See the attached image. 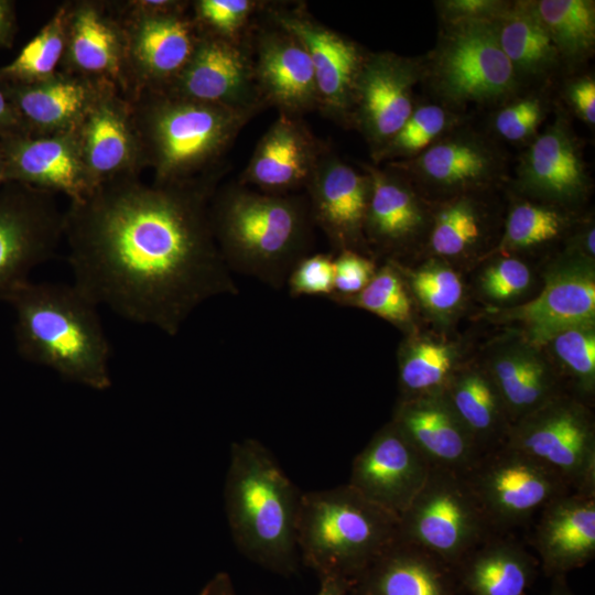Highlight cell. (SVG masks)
Listing matches in <instances>:
<instances>
[{
	"label": "cell",
	"instance_id": "obj_1",
	"mask_svg": "<svg viewBox=\"0 0 595 595\" xmlns=\"http://www.w3.org/2000/svg\"><path fill=\"white\" fill-rule=\"evenodd\" d=\"M212 190L208 178L164 185L137 176L69 202L72 282L98 306L176 336L202 304L238 294L214 238Z\"/></svg>",
	"mask_w": 595,
	"mask_h": 595
},
{
	"label": "cell",
	"instance_id": "obj_2",
	"mask_svg": "<svg viewBox=\"0 0 595 595\" xmlns=\"http://www.w3.org/2000/svg\"><path fill=\"white\" fill-rule=\"evenodd\" d=\"M7 303L22 359L94 390L111 387V348L99 306L78 286L30 280Z\"/></svg>",
	"mask_w": 595,
	"mask_h": 595
},
{
	"label": "cell",
	"instance_id": "obj_3",
	"mask_svg": "<svg viewBox=\"0 0 595 595\" xmlns=\"http://www.w3.org/2000/svg\"><path fill=\"white\" fill-rule=\"evenodd\" d=\"M301 495L260 441L246 437L231 444L225 511L232 540L247 559L278 574L296 572Z\"/></svg>",
	"mask_w": 595,
	"mask_h": 595
},
{
	"label": "cell",
	"instance_id": "obj_4",
	"mask_svg": "<svg viewBox=\"0 0 595 595\" xmlns=\"http://www.w3.org/2000/svg\"><path fill=\"white\" fill-rule=\"evenodd\" d=\"M210 225L230 271L282 289L294 266L310 255L313 219L309 201L228 187L213 196Z\"/></svg>",
	"mask_w": 595,
	"mask_h": 595
},
{
	"label": "cell",
	"instance_id": "obj_5",
	"mask_svg": "<svg viewBox=\"0 0 595 595\" xmlns=\"http://www.w3.org/2000/svg\"><path fill=\"white\" fill-rule=\"evenodd\" d=\"M145 169L156 184H186L218 161L255 110L181 98L163 91L130 99Z\"/></svg>",
	"mask_w": 595,
	"mask_h": 595
},
{
	"label": "cell",
	"instance_id": "obj_6",
	"mask_svg": "<svg viewBox=\"0 0 595 595\" xmlns=\"http://www.w3.org/2000/svg\"><path fill=\"white\" fill-rule=\"evenodd\" d=\"M399 539V518L348 484L302 493L296 543L300 559L318 577L351 583Z\"/></svg>",
	"mask_w": 595,
	"mask_h": 595
},
{
	"label": "cell",
	"instance_id": "obj_7",
	"mask_svg": "<svg viewBox=\"0 0 595 595\" xmlns=\"http://www.w3.org/2000/svg\"><path fill=\"white\" fill-rule=\"evenodd\" d=\"M125 34L126 96L165 90L190 62L202 29L186 1H112Z\"/></svg>",
	"mask_w": 595,
	"mask_h": 595
},
{
	"label": "cell",
	"instance_id": "obj_8",
	"mask_svg": "<svg viewBox=\"0 0 595 595\" xmlns=\"http://www.w3.org/2000/svg\"><path fill=\"white\" fill-rule=\"evenodd\" d=\"M424 76L448 109L508 101L520 88L495 21L444 25Z\"/></svg>",
	"mask_w": 595,
	"mask_h": 595
},
{
	"label": "cell",
	"instance_id": "obj_9",
	"mask_svg": "<svg viewBox=\"0 0 595 595\" xmlns=\"http://www.w3.org/2000/svg\"><path fill=\"white\" fill-rule=\"evenodd\" d=\"M495 534L467 477L431 467L428 478L399 517V540L413 544L448 567Z\"/></svg>",
	"mask_w": 595,
	"mask_h": 595
},
{
	"label": "cell",
	"instance_id": "obj_10",
	"mask_svg": "<svg viewBox=\"0 0 595 595\" xmlns=\"http://www.w3.org/2000/svg\"><path fill=\"white\" fill-rule=\"evenodd\" d=\"M558 474L572 490H595V424L589 407L560 393L515 422L506 443Z\"/></svg>",
	"mask_w": 595,
	"mask_h": 595
},
{
	"label": "cell",
	"instance_id": "obj_11",
	"mask_svg": "<svg viewBox=\"0 0 595 595\" xmlns=\"http://www.w3.org/2000/svg\"><path fill=\"white\" fill-rule=\"evenodd\" d=\"M54 196L19 183L0 187V302L29 282L64 240V210Z\"/></svg>",
	"mask_w": 595,
	"mask_h": 595
},
{
	"label": "cell",
	"instance_id": "obj_12",
	"mask_svg": "<svg viewBox=\"0 0 595 595\" xmlns=\"http://www.w3.org/2000/svg\"><path fill=\"white\" fill-rule=\"evenodd\" d=\"M465 475L495 532L522 524L572 490L552 469L507 444L484 453Z\"/></svg>",
	"mask_w": 595,
	"mask_h": 595
},
{
	"label": "cell",
	"instance_id": "obj_13",
	"mask_svg": "<svg viewBox=\"0 0 595 595\" xmlns=\"http://www.w3.org/2000/svg\"><path fill=\"white\" fill-rule=\"evenodd\" d=\"M423 76L424 65L413 58L390 52L365 55L351 110L375 161L412 113L414 86Z\"/></svg>",
	"mask_w": 595,
	"mask_h": 595
},
{
	"label": "cell",
	"instance_id": "obj_14",
	"mask_svg": "<svg viewBox=\"0 0 595 595\" xmlns=\"http://www.w3.org/2000/svg\"><path fill=\"white\" fill-rule=\"evenodd\" d=\"M95 186L145 169L131 100L106 83L72 130Z\"/></svg>",
	"mask_w": 595,
	"mask_h": 595
},
{
	"label": "cell",
	"instance_id": "obj_15",
	"mask_svg": "<svg viewBox=\"0 0 595 595\" xmlns=\"http://www.w3.org/2000/svg\"><path fill=\"white\" fill-rule=\"evenodd\" d=\"M457 128L418 156L394 164L396 169L409 180L450 197L491 185L505 173L501 151L479 133Z\"/></svg>",
	"mask_w": 595,
	"mask_h": 595
},
{
	"label": "cell",
	"instance_id": "obj_16",
	"mask_svg": "<svg viewBox=\"0 0 595 595\" xmlns=\"http://www.w3.org/2000/svg\"><path fill=\"white\" fill-rule=\"evenodd\" d=\"M430 469L428 461L390 421L355 456L347 484L399 518L425 483Z\"/></svg>",
	"mask_w": 595,
	"mask_h": 595
},
{
	"label": "cell",
	"instance_id": "obj_17",
	"mask_svg": "<svg viewBox=\"0 0 595 595\" xmlns=\"http://www.w3.org/2000/svg\"><path fill=\"white\" fill-rule=\"evenodd\" d=\"M163 93L199 102L257 110L255 66L235 39L203 32L185 68Z\"/></svg>",
	"mask_w": 595,
	"mask_h": 595
},
{
	"label": "cell",
	"instance_id": "obj_18",
	"mask_svg": "<svg viewBox=\"0 0 595 595\" xmlns=\"http://www.w3.org/2000/svg\"><path fill=\"white\" fill-rule=\"evenodd\" d=\"M591 262L574 253L549 273L536 299L493 314L500 322L520 324L527 343L537 348L561 329L594 323L595 274Z\"/></svg>",
	"mask_w": 595,
	"mask_h": 595
},
{
	"label": "cell",
	"instance_id": "obj_19",
	"mask_svg": "<svg viewBox=\"0 0 595 595\" xmlns=\"http://www.w3.org/2000/svg\"><path fill=\"white\" fill-rule=\"evenodd\" d=\"M65 4V48L58 71L113 84L126 95V44L112 1Z\"/></svg>",
	"mask_w": 595,
	"mask_h": 595
},
{
	"label": "cell",
	"instance_id": "obj_20",
	"mask_svg": "<svg viewBox=\"0 0 595 595\" xmlns=\"http://www.w3.org/2000/svg\"><path fill=\"white\" fill-rule=\"evenodd\" d=\"M6 183H19L80 202L96 188L72 131L0 139Z\"/></svg>",
	"mask_w": 595,
	"mask_h": 595
},
{
	"label": "cell",
	"instance_id": "obj_21",
	"mask_svg": "<svg viewBox=\"0 0 595 595\" xmlns=\"http://www.w3.org/2000/svg\"><path fill=\"white\" fill-rule=\"evenodd\" d=\"M516 173L522 191L553 204H573L584 198L591 178L581 142L564 113H558L530 142Z\"/></svg>",
	"mask_w": 595,
	"mask_h": 595
},
{
	"label": "cell",
	"instance_id": "obj_22",
	"mask_svg": "<svg viewBox=\"0 0 595 595\" xmlns=\"http://www.w3.org/2000/svg\"><path fill=\"white\" fill-rule=\"evenodd\" d=\"M313 223L339 251L365 245V223L370 196L368 173L355 170L333 154L320 156L309 180Z\"/></svg>",
	"mask_w": 595,
	"mask_h": 595
},
{
	"label": "cell",
	"instance_id": "obj_23",
	"mask_svg": "<svg viewBox=\"0 0 595 595\" xmlns=\"http://www.w3.org/2000/svg\"><path fill=\"white\" fill-rule=\"evenodd\" d=\"M391 422L431 467L466 474L483 455L444 392L400 399Z\"/></svg>",
	"mask_w": 595,
	"mask_h": 595
},
{
	"label": "cell",
	"instance_id": "obj_24",
	"mask_svg": "<svg viewBox=\"0 0 595 595\" xmlns=\"http://www.w3.org/2000/svg\"><path fill=\"white\" fill-rule=\"evenodd\" d=\"M533 534L545 574L564 576L595 555V490H571L541 510Z\"/></svg>",
	"mask_w": 595,
	"mask_h": 595
},
{
	"label": "cell",
	"instance_id": "obj_25",
	"mask_svg": "<svg viewBox=\"0 0 595 595\" xmlns=\"http://www.w3.org/2000/svg\"><path fill=\"white\" fill-rule=\"evenodd\" d=\"M108 82L58 71L31 84H0L25 134L72 131Z\"/></svg>",
	"mask_w": 595,
	"mask_h": 595
},
{
	"label": "cell",
	"instance_id": "obj_26",
	"mask_svg": "<svg viewBox=\"0 0 595 595\" xmlns=\"http://www.w3.org/2000/svg\"><path fill=\"white\" fill-rule=\"evenodd\" d=\"M282 30L299 40L313 64L318 104L336 116L351 110L355 82L365 55L350 40L304 17L277 13Z\"/></svg>",
	"mask_w": 595,
	"mask_h": 595
},
{
	"label": "cell",
	"instance_id": "obj_27",
	"mask_svg": "<svg viewBox=\"0 0 595 595\" xmlns=\"http://www.w3.org/2000/svg\"><path fill=\"white\" fill-rule=\"evenodd\" d=\"M321 155L306 127L281 111L257 144L244 173L245 183L284 195L306 186Z\"/></svg>",
	"mask_w": 595,
	"mask_h": 595
},
{
	"label": "cell",
	"instance_id": "obj_28",
	"mask_svg": "<svg viewBox=\"0 0 595 595\" xmlns=\"http://www.w3.org/2000/svg\"><path fill=\"white\" fill-rule=\"evenodd\" d=\"M253 66L261 97L282 112L296 116L318 104L310 55L302 43L284 30L260 37Z\"/></svg>",
	"mask_w": 595,
	"mask_h": 595
},
{
	"label": "cell",
	"instance_id": "obj_29",
	"mask_svg": "<svg viewBox=\"0 0 595 595\" xmlns=\"http://www.w3.org/2000/svg\"><path fill=\"white\" fill-rule=\"evenodd\" d=\"M370 196L365 238L385 250H398L413 242L429 225L423 201L399 170L366 165Z\"/></svg>",
	"mask_w": 595,
	"mask_h": 595
},
{
	"label": "cell",
	"instance_id": "obj_30",
	"mask_svg": "<svg viewBox=\"0 0 595 595\" xmlns=\"http://www.w3.org/2000/svg\"><path fill=\"white\" fill-rule=\"evenodd\" d=\"M447 567L398 539L355 582L363 595H455Z\"/></svg>",
	"mask_w": 595,
	"mask_h": 595
},
{
	"label": "cell",
	"instance_id": "obj_31",
	"mask_svg": "<svg viewBox=\"0 0 595 595\" xmlns=\"http://www.w3.org/2000/svg\"><path fill=\"white\" fill-rule=\"evenodd\" d=\"M495 383L511 425L559 396L551 366L528 344H515L498 350L486 368Z\"/></svg>",
	"mask_w": 595,
	"mask_h": 595
},
{
	"label": "cell",
	"instance_id": "obj_32",
	"mask_svg": "<svg viewBox=\"0 0 595 595\" xmlns=\"http://www.w3.org/2000/svg\"><path fill=\"white\" fill-rule=\"evenodd\" d=\"M470 595H524L537 562L516 540L493 534L457 565Z\"/></svg>",
	"mask_w": 595,
	"mask_h": 595
},
{
	"label": "cell",
	"instance_id": "obj_33",
	"mask_svg": "<svg viewBox=\"0 0 595 595\" xmlns=\"http://www.w3.org/2000/svg\"><path fill=\"white\" fill-rule=\"evenodd\" d=\"M495 24L499 45L520 85L541 80L562 64L534 1L511 2Z\"/></svg>",
	"mask_w": 595,
	"mask_h": 595
},
{
	"label": "cell",
	"instance_id": "obj_34",
	"mask_svg": "<svg viewBox=\"0 0 595 595\" xmlns=\"http://www.w3.org/2000/svg\"><path fill=\"white\" fill-rule=\"evenodd\" d=\"M444 394L482 454L506 443L511 421L486 370L458 368Z\"/></svg>",
	"mask_w": 595,
	"mask_h": 595
},
{
	"label": "cell",
	"instance_id": "obj_35",
	"mask_svg": "<svg viewBox=\"0 0 595 595\" xmlns=\"http://www.w3.org/2000/svg\"><path fill=\"white\" fill-rule=\"evenodd\" d=\"M398 357L400 399L444 392L458 369L457 348L430 337L411 336Z\"/></svg>",
	"mask_w": 595,
	"mask_h": 595
},
{
	"label": "cell",
	"instance_id": "obj_36",
	"mask_svg": "<svg viewBox=\"0 0 595 595\" xmlns=\"http://www.w3.org/2000/svg\"><path fill=\"white\" fill-rule=\"evenodd\" d=\"M534 3L562 64L574 66L591 57L595 46L594 1L539 0Z\"/></svg>",
	"mask_w": 595,
	"mask_h": 595
},
{
	"label": "cell",
	"instance_id": "obj_37",
	"mask_svg": "<svg viewBox=\"0 0 595 595\" xmlns=\"http://www.w3.org/2000/svg\"><path fill=\"white\" fill-rule=\"evenodd\" d=\"M485 217L482 204L472 194L448 197L439 204L432 216L431 250L443 258L472 251L484 237Z\"/></svg>",
	"mask_w": 595,
	"mask_h": 595
},
{
	"label": "cell",
	"instance_id": "obj_38",
	"mask_svg": "<svg viewBox=\"0 0 595 595\" xmlns=\"http://www.w3.org/2000/svg\"><path fill=\"white\" fill-rule=\"evenodd\" d=\"M65 48V4L23 46L9 64L0 67V84H31L58 72Z\"/></svg>",
	"mask_w": 595,
	"mask_h": 595
},
{
	"label": "cell",
	"instance_id": "obj_39",
	"mask_svg": "<svg viewBox=\"0 0 595 595\" xmlns=\"http://www.w3.org/2000/svg\"><path fill=\"white\" fill-rule=\"evenodd\" d=\"M340 305L368 311L399 327L412 322V301L397 264L377 269L371 281L357 294L332 299Z\"/></svg>",
	"mask_w": 595,
	"mask_h": 595
},
{
	"label": "cell",
	"instance_id": "obj_40",
	"mask_svg": "<svg viewBox=\"0 0 595 595\" xmlns=\"http://www.w3.org/2000/svg\"><path fill=\"white\" fill-rule=\"evenodd\" d=\"M457 123L458 116L443 105L415 106L404 125L385 147L376 161L413 159L445 133L456 128Z\"/></svg>",
	"mask_w": 595,
	"mask_h": 595
},
{
	"label": "cell",
	"instance_id": "obj_41",
	"mask_svg": "<svg viewBox=\"0 0 595 595\" xmlns=\"http://www.w3.org/2000/svg\"><path fill=\"white\" fill-rule=\"evenodd\" d=\"M569 226V217L544 204L519 202L510 209L501 249L520 250L559 238Z\"/></svg>",
	"mask_w": 595,
	"mask_h": 595
},
{
	"label": "cell",
	"instance_id": "obj_42",
	"mask_svg": "<svg viewBox=\"0 0 595 595\" xmlns=\"http://www.w3.org/2000/svg\"><path fill=\"white\" fill-rule=\"evenodd\" d=\"M549 345L560 365L571 376L578 398H589L595 389V328L594 323L566 327L554 333Z\"/></svg>",
	"mask_w": 595,
	"mask_h": 595
},
{
	"label": "cell",
	"instance_id": "obj_43",
	"mask_svg": "<svg viewBox=\"0 0 595 595\" xmlns=\"http://www.w3.org/2000/svg\"><path fill=\"white\" fill-rule=\"evenodd\" d=\"M407 278L415 299L430 314L446 317L461 306L464 286L461 277L446 263L430 260Z\"/></svg>",
	"mask_w": 595,
	"mask_h": 595
},
{
	"label": "cell",
	"instance_id": "obj_44",
	"mask_svg": "<svg viewBox=\"0 0 595 595\" xmlns=\"http://www.w3.org/2000/svg\"><path fill=\"white\" fill-rule=\"evenodd\" d=\"M547 101L537 94L512 97L493 118V129L509 142H531L547 116Z\"/></svg>",
	"mask_w": 595,
	"mask_h": 595
},
{
	"label": "cell",
	"instance_id": "obj_45",
	"mask_svg": "<svg viewBox=\"0 0 595 595\" xmlns=\"http://www.w3.org/2000/svg\"><path fill=\"white\" fill-rule=\"evenodd\" d=\"M255 6L250 0H197L191 4L203 32L229 39H235Z\"/></svg>",
	"mask_w": 595,
	"mask_h": 595
},
{
	"label": "cell",
	"instance_id": "obj_46",
	"mask_svg": "<svg viewBox=\"0 0 595 595\" xmlns=\"http://www.w3.org/2000/svg\"><path fill=\"white\" fill-rule=\"evenodd\" d=\"M285 285L293 298L334 293V257L310 253L303 257L290 272Z\"/></svg>",
	"mask_w": 595,
	"mask_h": 595
},
{
	"label": "cell",
	"instance_id": "obj_47",
	"mask_svg": "<svg viewBox=\"0 0 595 595\" xmlns=\"http://www.w3.org/2000/svg\"><path fill=\"white\" fill-rule=\"evenodd\" d=\"M531 282V272L517 258H500L489 264L482 274L480 288L490 299L505 301L523 293Z\"/></svg>",
	"mask_w": 595,
	"mask_h": 595
},
{
	"label": "cell",
	"instance_id": "obj_48",
	"mask_svg": "<svg viewBox=\"0 0 595 595\" xmlns=\"http://www.w3.org/2000/svg\"><path fill=\"white\" fill-rule=\"evenodd\" d=\"M376 271L375 262L358 251H339L334 258V293L329 299L357 294L371 281Z\"/></svg>",
	"mask_w": 595,
	"mask_h": 595
},
{
	"label": "cell",
	"instance_id": "obj_49",
	"mask_svg": "<svg viewBox=\"0 0 595 595\" xmlns=\"http://www.w3.org/2000/svg\"><path fill=\"white\" fill-rule=\"evenodd\" d=\"M501 0H442L435 1L443 25L465 22L495 21L510 6Z\"/></svg>",
	"mask_w": 595,
	"mask_h": 595
},
{
	"label": "cell",
	"instance_id": "obj_50",
	"mask_svg": "<svg viewBox=\"0 0 595 595\" xmlns=\"http://www.w3.org/2000/svg\"><path fill=\"white\" fill-rule=\"evenodd\" d=\"M566 101L575 115L587 126L595 125V80L582 76L571 80L565 89Z\"/></svg>",
	"mask_w": 595,
	"mask_h": 595
},
{
	"label": "cell",
	"instance_id": "obj_51",
	"mask_svg": "<svg viewBox=\"0 0 595 595\" xmlns=\"http://www.w3.org/2000/svg\"><path fill=\"white\" fill-rule=\"evenodd\" d=\"M17 134H25L24 128L0 86V139Z\"/></svg>",
	"mask_w": 595,
	"mask_h": 595
},
{
	"label": "cell",
	"instance_id": "obj_52",
	"mask_svg": "<svg viewBox=\"0 0 595 595\" xmlns=\"http://www.w3.org/2000/svg\"><path fill=\"white\" fill-rule=\"evenodd\" d=\"M17 32L14 2L0 0V48L10 47Z\"/></svg>",
	"mask_w": 595,
	"mask_h": 595
},
{
	"label": "cell",
	"instance_id": "obj_53",
	"mask_svg": "<svg viewBox=\"0 0 595 595\" xmlns=\"http://www.w3.org/2000/svg\"><path fill=\"white\" fill-rule=\"evenodd\" d=\"M198 595H239L228 573L215 574L202 588Z\"/></svg>",
	"mask_w": 595,
	"mask_h": 595
},
{
	"label": "cell",
	"instance_id": "obj_54",
	"mask_svg": "<svg viewBox=\"0 0 595 595\" xmlns=\"http://www.w3.org/2000/svg\"><path fill=\"white\" fill-rule=\"evenodd\" d=\"M595 230L593 223H588L586 227L577 234L573 245L575 255H578L587 260L593 261L595 256Z\"/></svg>",
	"mask_w": 595,
	"mask_h": 595
},
{
	"label": "cell",
	"instance_id": "obj_55",
	"mask_svg": "<svg viewBox=\"0 0 595 595\" xmlns=\"http://www.w3.org/2000/svg\"><path fill=\"white\" fill-rule=\"evenodd\" d=\"M351 583L337 576H324L320 578V588L316 595H348Z\"/></svg>",
	"mask_w": 595,
	"mask_h": 595
},
{
	"label": "cell",
	"instance_id": "obj_56",
	"mask_svg": "<svg viewBox=\"0 0 595 595\" xmlns=\"http://www.w3.org/2000/svg\"><path fill=\"white\" fill-rule=\"evenodd\" d=\"M548 595H576V594H574L571 591V588L566 585V583L563 580V576H559V577H555V582L553 583Z\"/></svg>",
	"mask_w": 595,
	"mask_h": 595
},
{
	"label": "cell",
	"instance_id": "obj_57",
	"mask_svg": "<svg viewBox=\"0 0 595 595\" xmlns=\"http://www.w3.org/2000/svg\"><path fill=\"white\" fill-rule=\"evenodd\" d=\"M6 183L4 178V161H3V153L0 142V187Z\"/></svg>",
	"mask_w": 595,
	"mask_h": 595
}]
</instances>
